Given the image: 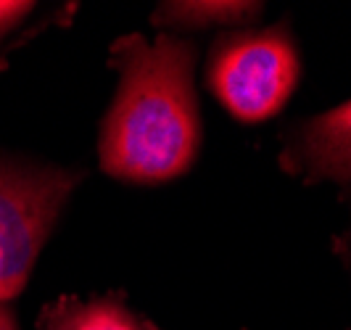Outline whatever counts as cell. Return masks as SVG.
<instances>
[{"mask_svg":"<svg viewBox=\"0 0 351 330\" xmlns=\"http://www.w3.org/2000/svg\"><path fill=\"white\" fill-rule=\"evenodd\" d=\"M195 43L158 32L114 45L119 85L98 130V161L130 185H164L188 172L204 143Z\"/></svg>","mask_w":351,"mask_h":330,"instance_id":"obj_1","label":"cell"},{"mask_svg":"<svg viewBox=\"0 0 351 330\" xmlns=\"http://www.w3.org/2000/svg\"><path fill=\"white\" fill-rule=\"evenodd\" d=\"M301 80V58L288 24L232 30L217 37L206 61V85L232 119L259 124L278 117Z\"/></svg>","mask_w":351,"mask_h":330,"instance_id":"obj_2","label":"cell"},{"mask_svg":"<svg viewBox=\"0 0 351 330\" xmlns=\"http://www.w3.org/2000/svg\"><path fill=\"white\" fill-rule=\"evenodd\" d=\"M77 182L69 169L0 156V304L24 291Z\"/></svg>","mask_w":351,"mask_h":330,"instance_id":"obj_3","label":"cell"},{"mask_svg":"<svg viewBox=\"0 0 351 330\" xmlns=\"http://www.w3.org/2000/svg\"><path fill=\"white\" fill-rule=\"evenodd\" d=\"M282 156L309 180L351 188V101L301 122Z\"/></svg>","mask_w":351,"mask_h":330,"instance_id":"obj_4","label":"cell"},{"mask_svg":"<svg viewBox=\"0 0 351 330\" xmlns=\"http://www.w3.org/2000/svg\"><path fill=\"white\" fill-rule=\"evenodd\" d=\"M262 14V3H241V0H185V3H161L154 11V24L164 32H198L209 27L222 30H243L248 21Z\"/></svg>","mask_w":351,"mask_h":330,"instance_id":"obj_5","label":"cell"},{"mask_svg":"<svg viewBox=\"0 0 351 330\" xmlns=\"http://www.w3.org/2000/svg\"><path fill=\"white\" fill-rule=\"evenodd\" d=\"M43 330H154L119 298H66L53 307Z\"/></svg>","mask_w":351,"mask_h":330,"instance_id":"obj_6","label":"cell"},{"mask_svg":"<svg viewBox=\"0 0 351 330\" xmlns=\"http://www.w3.org/2000/svg\"><path fill=\"white\" fill-rule=\"evenodd\" d=\"M29 11H32V3H3L0 0V35L14 30Z\"/></svg>","mask_w":351,"mask_h":330,"instance_id":"obj_7","label":"cell"},{"mask_svg":"<svg viewBox=\"0 0 351 330\" xmlns=\"http://www.w3.org/2000/svg\"><path fill=\"white\" fill-rule=\"evenodd\" d=\"M0 330H19V322L8 304H0Z\"/></svg>","mask_w":351,"mask_h":330,"instance_id":"obj_8","label":"cell"}]
</instances>
